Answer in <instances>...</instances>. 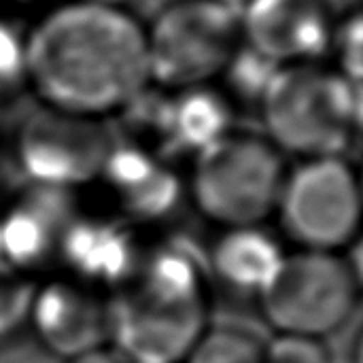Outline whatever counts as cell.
Here are the masks:
<instances>
[{"label":"cell","mask_w":363,"mask_h":363,"mask_svg":"<svg viewBox=\"0 0 363 363\" xmlns=\"http://www.w3.org/2000/svg\"><path fill=\"white\" fill-rule=\"evenodd\" d=\"M266 342L238 325H208L183 363H264Z\"/></svg>","instance_id":"16"},{"label":"cell","mask_w":363,"mask_h":363,"mask_svg":"<svg viewBox=\"0 0 363 363\" xmlns=\"http://www.w3.org/2000/svg\"><path fill=\"white\" fill-rule=\"evenodd\" d=\"M83 2H91V4H104V6H121L125 0H83Z\"/></svg>","instance_id":"22"},{"label":"cell","mask_w":363,"mask_h":363,"mask_svg":"<svg viewBox=\"0 0 363 363\" xmlns=\"http://www.w3.org/2000/svg\"><path fill=\"white\" fill-rule=\"evenodd\" d=\"M264 363H332V353L323 338L277 334L264 347Z\"/></svg>","instance_id":"19"},{"label":"cell","mask_w":363,"mask_h":363,"mask_svg":"<svg viewBox=\"0 0 363 363\" xmlns=\"http://www.w3.org/2000/svg\"><path fill=\"white\" fill-rule=\"evenodd\" d=\"M28 328L45 351L68 362L108 347V304L79 281H51L36 287Z\"/></svg>","instance_id":"10"},{"label":"cell","mask_w":363,"mask_h":363,"mask_svg":"<svg viewBox=\"0 0 363 363\" xmlns=\"http://www.w3.org/2000/svg\"><path fill=\"white\" fill-rule=\"evenodd\" d=\"M266 138L302 160L345 155L362 121V91L321 62L279 66L259 94Z\"/></svg>","instance_id":"3"},{"label":"cell","mask_w":363,"mask_h":363,"mask_svg":"<svg viewBox=\"0 0 363 363\" xmlns=\"http://www.w3.org/2000/svg\"><path fill=\"white\" fill-rule=\"evenodd\" d=\"M28 87L26 34L0 19V104L15 100Z\"/></svg>","instance_id":"18"},{"label":"cell","mask_w":363,"mask_h":363,"mask_svg":"<svg viewBox=\"0 0 363 363\" xmlns=\"http://www.w3.org/2000/svg\"><path fill=\"white\" fill-rule=\"evenodd\" d=\"M285 174L283 153L266 136L228 132L196 153L191 198L225 230L262 225L277 211Z\"/></svg>","instance_id":"4"},{"label":"cell","mask_w":363,"mask_h":363,"mask_svg":"<svg viewBox=\"0 0 363 363\" xmlns=\"http://www.w3.org/2000/svg\"><path fill=\"white\" fill-rule=\"evenodd\" d=\"M57 257L79 281L91 289L117 291L136 274L143 253L128 228L113 221L72 219L62 234Z\"/></svg>","instance_id":"11"},{"label":"cell","mask_w":363,"mask_h":363,"mask_svg":"<svg viewBox=\"0 0 363 363\" xmlns=\"http://www.w3.org/2000/svg\"><path fill=\"white\" fill-rule=\"evenodd\" d=\"M166 136L196 153L230 132V104L208 85L179 89L164 115Z\"/></svg>","instance_id":"15"},{"label":"cell","mask_w":363,"mask_h":363,"mask_svg":"<svg viewBox=\"0 0 363 363\" xmlns=\"http://www.w3.org/2000/svg\"><path fill=\"white\" fill-rule=\"evenodd\" d=\"M64 189L36 185V191L0 217V264L28 272L40 266L57 247L70 223Z\"/></svg>","instance_id":"12"},{"label":"cell","mask_w":363,"mask_h":363,"mask_svg":"<svg viewBox=\"0 0 363 363\" xmlns=\"http://www.w3.org/2000/svg\"><path fill=\"white\" fill-rule=\"evenodd\" d=\"M330 51L338 53L336 70L342 72L349 81L362 85V15L353 13L345 21L336 23L334 40Z\"/></svg>","instance_id":"20"},{"label":"cell","mask_w":363,"mask_h":363,"mask_svg":"<svg viewBox=\"0 0 363 363\" xmlns=\"http://www.w3.org/2000/svg\"><path fill=\"white\" fill-rule=\"evenodd\" d=\"M206 257L185 242L143 255L130 283L106 298L108 347L125 363H183L208 328Z\"/></svg>","instance_id":"2"},{"label":"cell","mask_w":363,"mask_h":363,"mask_svg":"<svg viewBox=\"0 0 363 363\" xmlns=\"http://www.w3.org/2000/svg\"><path fill=\"white\" fill-rule=\"evenodd\" d=\"M102 177L136 219L153 221L172 213L181 198L179 181L143 151L113 149Z\"/></svg>","instance_id":"14"},{"label":"cell","mask_w":363,"mask_h":363,"mask_svg":"<svg viewBox=\"0 0 363 363\" xmlns=\"http://www.w3.org/2000/svg\"><path fill=\"white\" fill-rule=\"evenodd\" d=\"M334 30L328 0H249L240 9L242 45L272 66L319 62Z\"/></svg>","instance_id":"9"},{"label":"cell","mask_w":363,"mask_h":363,"mask_svg":"<svg viewBox=\"0 0 363 363\" xmlns=\"http://www.w3.org/2000/svg\"><path fill=\"white\" fill-rule=\"evenodd\" d=\"M283 255L279 240L262 225L232 228L213 245L206 257L208 274L232 294L259 298Z\"/></svg>","instance_id":"13"},{"label":"cell","mask_w":363,"mask_h":363,"mask_svg":"<svg viewBox=\"0 0 363 363\" xmlns=\"http://www.w3.org/2000/svg\"><path fill=\"white\" fill-rule=\"evenodd\" d=\"M289 240L304 251L342 253L357 242L362 189L345 155L302 160L285 174L277 211Z\"/></svg>","instance_id":"7"},{"label":"cell","mask_w":363,"mask_h":363,"mask_svg":"<svg viewBox=\"0 0 363 363\" xmlns=\"http://www.w3.org/2000/svg\"><path fill=\"white\" fill-rule=\"evenodd\" d=\"M66 363H125L111 347H102V349H96L91 353H85L81 357H74V359H68Z\"/></svg>","instance_id":"21"},{"label":"cell","mask_w":363,"mask_h":363,"mask_svg":"<svg viewBox=\"0 0 363 363\" xmlns=\"http://www.w3.org/2000/svg\"><path fill=\"white\" fill-rule=\"evenodd\" d=\"M359 240L353 255L325 251L285 253L274 277L259 294V308L277 334L325 338L340 330L359 304Z\"/></svg>","instance_id":"5"},{"label":"cell","mask_w":363,"mask_h":363,"mask_svg":"<svg viewBox=\"0 0 363 363\" xmlns=\"http://www.w3.org/2000/svg\"><path fill=\"white\" fill-rule=\"evenodd\" d=\"M36 287L28 272L0 264V345L28 328Z\"/></svg>","instance_id":"17"},{"label":"cell","mask_w":363,"mask_h":363,"mask_svg":"<svg viewBox=\"0 0 363 363\" xmlns=\"http://www.w3.org/2000/svg\"><path fill=\"white\" fill-rule=\"evenodd\" d=\"M26 51L30 87L57 111L102 119L151 81L145 28L123 6L62 4L26 34Z\"/></svg>","instance_id":"1"},{"label":"cell","mask_w":363,"mask_h":363,"mask_svg":"<svg viewBox=\"0 0 363 363\" xmlns=\"http://www.w3.org/2000/svg\"><path fill=\"white\" fill-rule=\"evenodd\" d=\"M145 34L149 79L177 91L225 74L242 47L240 11L217 0H174Z\"/></svg>","instance_id":"6"},{"label":"cell","mask_w":363,"mask_h":363,"mask_svg":"<svg viewBox=\"0 0 363 363\" xmlns=\"http://www.w3.org/2000/svg\"><path fill=\"white\" fill-rule=\"evenodd\" d=\"M217 2H223V4H228V6H232V9H242L249 0H217Z\"/></svg>","instance_id":"23"},{"label":"cell","mask_w":363,"mask_h":363,"mask_svg":"<svg viewBox=\"0 0 363 363\" xmlns=\"http://www.w3.org/2000/svg\"><path fill=\"white\" fill-rule=\"evenodd\" d=\"M115 149L108 125L98 117L43 106L17 136V160L34 185L70 191L98 177Z\"/></svg>","instance_id":"8"},{"label":"cell","mask_w":363,"mask_h":363,"mask_svg":"<svg viewBox=\"0 0 363 363\" xmlns=\"http://www.w3.org/2000/svg\"><path fill=\"white\" fill-rule=\"evenodd\" d=\"M2 2H9V4H30V2H36V0H2Z\"/></svg>","instance_id":"24"}]
</instances>
